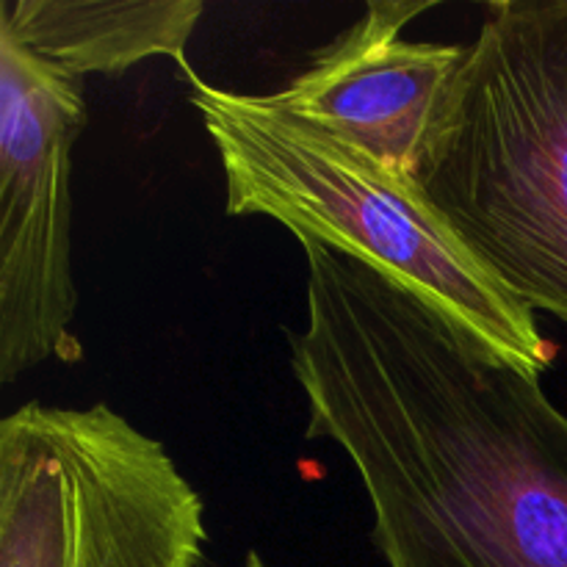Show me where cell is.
I'll return each instance as SVG.
<instances>
[{
    "label": "cell",
    "instance_id": "obj_5",
    "mask_svg": "<svg viewBox=\"0 0 567 567\" xmlns=\"http://www.w3.org/2000/svg\"><path fill=\"white\" fill-rule=\"evenodd\" d=\"M72 78L0 31V382L78 363L72 280V147L86 127Z\"/></svg>",
    "mask_w": 567,
    "mask_h": 567
},
{
    "label": "cell",
    "instance_id": "obj_4",
    "mask_svg": "<svg viewBox=\"0 0 567 567\" xmlns=\"http://www.w3.org/2000/svg\"><path fill=\"white\" fill-rule=\"evenodd\" d=\"M205 504L109 404L0 421V567H199Z\"/></svg>",
    "mask_w": 567,
    "mask_h": 567
},
{
    "label": "cell",
    "instance_id": "obj_6",
    "mask_svg": "<svg viewBox=\"0 0 567 567\" xmlns=\"http://www.w3.org/2000/svg\"><path fill=\"white\" fill-rule=\"evenodd\" d=\"M435 3L371 0L354 25L316 50L271 97L402 175H413L435 105L463 44L404 39Z\"/></svg>",
    "mask_w": 567,
    "mask_h": 567
},
{
    "label": "cell",
    "instance_id": "obj_1",
    "mask_svg": "<svg viewBox=\"0 0 567 567\" xmlns=\"http://www.w3.org/2000/svg\"><path fill=\"white\" fill-rule=\"evenodd\" d=\"M291 371L358 471L388 567H567V415L396 277L321 241Z\"/></svg>",
    "mask_w": 567,
    "mask_h": 567
},
{
    "label": "cell",
    "instance_id": "obj_7",
    "mask_svg": "<svg viewBox=\"0 0 567 567\" xmlns=\"http://www.w3.org/2000/svg\"><path fill=\"white\" fill-rule=\"evenodd\" d=\"M203 11L197 0H0V31L81 81L83 75H122L155 55L175 59L188 72L186 44Z\"/></svg>",
    "mask_w": 567,
    "mask_h": 567
},
{
    "label": "cell",
    "instance_id": "obj_3",
    "mask_svg": "<svg viewBox=\"0 0 567 567\" xmlns=\"http://www.w3.org/2000/svg\"><path fill=\"white\" fill-rule=\"evenodd\" d=\"M186 78L225 169L227 214L266 216L299 241L330 244L388 271L529 371L543 374L554 363L535 313L476 264L413 177L271 94L210 86L194 70Z\"/></svg>",
    "mask_w": 567,
    "mask_h": 567
},
{
    "label": "cell",
    "instance_id": "obj_8",
    "mask_svg": "<svg viewBox=\"0 0 567 567\" xmlns=\"http://www.w3.org/2000/svg\"><path fill=\"white\" fill-rule=\"evenodd\" d=\"M247 567H269V565H266V563H264V559H260V557H258V554H255V551H252V554H249V557H247Z\"/></svg>",
    "mask_w": 567,
    "mask_h": 567
},
{
    "label": "cell",
    "instance_id": "obj_2",
    "mask_svg": "<svg viewBox=\"0 0 567 567\" xmlns=\"http://www.w3.org/2000/svg\"><path fill=\"white\" fill-rule=\"evenodd\" d=\"M410 177L520 308L567 321V0L487 6Z\"/></svg>",
    "mask_w": 567,
    "mask_h": 567
}]
</instances>
